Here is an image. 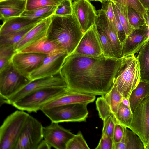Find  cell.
Segmentation results:
<instances>
[{"mask_svg": "<svg viewBox=\"0 0 149 149\" xmlns=\"http://www.w3.org/2000/svg\"><path fill=\"white\" fill-rule=\"evenodd\" d=\"M122 58L93 57L72 52L64 58L59 73L69 90L103 96L113 86Z\"/></svg>", "mask_w": 149, "mask_h": 149, "instance_id": "6da1fadb", "label": "cell"}, {"mask_svg": "<svg viewBox=\"0 0 149 149\" xmlns=\"http://www.w3.org/2000/svg\"><path fill=\"white\" fill-rule=\"evenodd\" d=\"M83 33L74 15H52L47 37L55 42L67 54L72 53Z\"/></svg>", "mask_w": 149, "mask_h": 149, "instance_id": "7a4b0ae2", "label": "cell"}, {"mask_svg": "<svg viewBox=\"0 0 149 149\" xmlns=\"http://www.w3.org/2000/svg\"><path fill=\"white\" fill-rule=\"evenodd\" d=\"M122 58L121 65L113 85L124 98L129 99L140 81L139 63L135 54Z\"/></svg>", "mask_w": 149, "mask_h": 149, "instance_id": "3957f363", "label": "cell"}, {"mask_svg": "<svg viewBox=\"0 0 149 149\" xmlns=\"http://www.w3.org/2000/svg\"><path fill=\"white\" fill-rule=\"evenodd\" d=\"M68 87L43 88L17 100L12 105L17 109L29 113H36L45 104L66 93Z\"/></svg>", "mask_w": 149, "mask_h": 149, "instance_id": "277c9868", "label": "cell"}, {"mask_svg": "<svg viewBox=\"0 0 149 149\" xmlns=\"http://www.w3.org/2000/svg\"><path fill=\"white\" fill-rule=\"evenodd\" d=\"M29 115L19 110L5 118L0 127V149H14Z\"/></svg>", "mask_w": 149, "mask_h": 149, "instance_id": "5b68a950", "label": "cell"}, {"mask_svg": "<svg viewBox=\"0 0 149 149\" xmlns=\"http://www.w3.org/2000/svg\"><path fill=\"white\" fill-rule=\"evenodd\" d=\"M84 103H75L54 107L41 111L51 122L86 121L88 114L87 106Z\"/></svg>", "mask_w": 149, "mask_h": 149, "instance_id": "8992f818", "label": "cell"}, {"mask_svg": "<svg viewBox=\"0 0 149 149\" xmlns=\"http://www.w3.org/2000/svg\"><path fill=\"white\" fill-rule=\"evenodd\" d=\"M31 80L20 74L11 62L0 71V96L7 100L14 95Z\"/></svg>", "mask_w": 149, "mask_h": 149, "instance_id": "52a82bcc", "label": "cell"}, {"mask_svg": "<svg viewBox=\"0 0 149 149\" xmlns=\"http://www.w3.org/2000/svg\"><path fill=\"white\" fill-rule=\"evenodd\" d=\"M42 124L30 115L28 116L14 149H37L43 139Z\"/></svg>", "mask_w": 149, "mask_h": 149, "instance_id": "ba28073f", "label": "cell"}, {"mask_svg": "<svg viewBox=\"0 0 149 149\" xmlns=\"http://www.w3.org/2000/svg\"><path fill=\"white\" fill-rule=\"evenodd\" d=\"M61 87L68 86L59 73L54 75L31 80L14 95L5 100V103L12 105L23 97L39 90L47 88Z\"/></svg>", "mask_w": 149, "mask_h": 149, "instance_id": "9c48e42d", "label": "cell"}, {"mask_svg": "<svg viewBox=\"0 0 149 149\" xmlns=\"http://www.w3.org/2000/svg\"><path fill=\"white\" fill-rule=\"evenodd\" d=\"M129 129L139 137L145 149L149 140V97L145 99L133 112Z\"/></svg>", "mask_w": 149, "mask_h": 149, "instance_id": "30bf717a", "label": "cell"}, {"mask_svg": "<svg viewBox=\"0 0 149 149\" xmlns=\"http://www.w3.org/2000/svg\"><path fill=\"white\" fill-rule=\"evenodd\" d=\"M73 52L93 57L104 55L95 24L84 33Z\"/></svg>", "mask_w": 149, "mask_h": 149, "instance_id": "8fae6325", "label": "cell"}, {"mask_svg": "<svg viewBox=\"0 0 149 149\" xmlns=\"http://www.w3.org/2000/svg\"><path fill=\"white\" fill-rule=\"evenodd\" d=\"M46 56L36 53L17 52L13 56L11 62L20 74L28 78L29 74L41 65Z\"/></svg>", "mask_w": 149, "mask_h": 149, "instance_id": "7c38bea8", "label": "cell"}, {"mask_svg": "<svg viewBox=\"0 0 149 149\" xmlns=\"http://www.w3.org/2000/svg\"><path fill=\"white\" fill-rule=\"evenodd\" d=\"M58 123L51 122L49 125L43 127V138L52 147L66 149L68 143L75 134Z\"/></svg>", "mask_w": 149, "mask_h": 149, "instance_id": "4fadbf2b", "label": "cell"}, {"mask_svg": "<svg viewBox=\"0 0 149 149\" xmlns=\"http://www.w3.org/2000/svg\"><path fill=\"white\" fill-rule=\"evenodd\" d=\"M72 6L73 14L84 33L95 24L97 16L95 8L90 0H74Z\"/></svg>", "mask_w": 149, "mask_h": 149, "instance_id": "5bb4252c", "label": "cell"}, {"mask_svg": "<svg viewBox=\"0 0 149 149\" xmlns=\"http://www.w3.org/2000/svg\"><path fill=\"white\" fill-rule=\"evenodd\" d=\"M97 16L95 24L106 35L112 47L116 58L122 57L123 43L119 39L116 29L107 17L105 12L101 9L97 11Z\"/></svg>", "mask_w": 149, "mask_h": 149, "instance_id": "9a60e30c", "label": "cell"}, {"mask_svg": "<svg viewBox=\"0 0 149 149\" xmlns=\"http://www.w3.org/2000/svg\"><path fill=\"white\" fill-rule=\"evenodd\" d=\"M67 54L63 52L46 55L41 65L29 74L28 78L33 80L59 73L63 60Z\"/></svg>", "mask_w": 149, "mask_h": 149, "instance_id": "2e32d148", "label": "cell"}, {"mask_svg": "<svg viewBox=\"0 0 149 149\" xmlns=\"http://www.w3.org/2000/svg\"><path fill=\"white\" fill-rule=\"evenodd\" d=\"M148 33V27L145 24L134 29L127 36L123 43L122 57L139 52L149 39Z\"/></svg>", "mask_w": 149, "mask_h": 149, "instance_id": "e0dca14e", "label": "cell"}, {"mask_svg": "<svg viewBox=\"0 0 149 149\" xmlns=\"http://www.w3.org/2000/svg\"><path fill=\"white\" fill-rule=\"evenodd\" d=\"M52 16L39 22L27 33L15 46L16 52L21 51L39 40L47 37Z\"/></svg>", "mask_w": 149, "mask_h": 149, "instance_id": "ac0fdd59", "label": "cell"}, {"mask_svg": "<svg viewBox=\"0 0 149 149\" xmlns=\"http://www.w3.org/2000/svg\"><path fill=\"white\" fill-rule=\"evenodd\" d=\"M95 95L81 93L70 90L66 93L58 97L44 105L42 109L52 107L75 103L87 104L93 102L95 99Z\"/></svg>", "mask_w": 149, "mask_h": 149, "instance_id": "d6986e66", "label": "cell"}, {"mask_svg": "<svg viewBox=\"0 0 149 149\" xmlns=\"http://www.w3.org/2000/svg\"><path fill=\"white\" fill-rule=\"evenodd\" d=\"M26 0H0V19L3 22L9 18L20 16L26 10Z\"/></svg>", "mask_w": 149, "mask_h": 149, "instance_id": "ffe728a7", "label": "cell"}, {"mask_svg": "<svg viewBox=\"0 0 149 149\" xmlns=\"http://www.w3.org/2000/svg\"><path fill=\"white\" fill-rule=\"evenodd\" d=\"M20 52L36 53L46 55L65 53L57 44L47 37L39 40Z\"/></svg>", "mask_w": 149, "mask_h": 149, "instance_id": "44dd1931", "label": "cell"}, {"mask_svg": "<svg viewBox=\"0 0 149 149\" xmlns=\"http://www.w3.org/2000/svg\"><path fill=\"white\" fill-rule=\"evenodd\" d=\"M42 20L33 19L22 16L9 18L3 22L0 28V36L20 29Z\"/></svg>", "mask_w": 149, "mask_h": 149, "instance_id": "7402d4cb", "label": "cell"}, {"mask_svg": "<svg viewBox=\"0 0 149 149\" xmlns=\"http://www.w3.org/2000/svg\"><path fill=\"white\" fill-rule=\"evenodd\" d=\"M149 97V82L140 81L131 93L129 99L132 113L140 104Z\"/></svg>", "mask_w": 149, "mask_h": 149, "instance_id": "603a6c76", "label": "cell"}, {"mask_svg": "<svg viewBox=\"0 0 149 149\" xmlns=\"http://www.w3.org/2000/svg\"><path fill=\"white\" fill-rule=\"evenodd\" d=\"M40 21L33 23L19 30L0 36V45H12L15 47L27 33Z\"/></svg>", "mask_w": 149, "mask_h": 149, "instance_id": "cb8c5ba5", "label": "cell"}, {"mask_svg": "<svg viewBox=\"0 0 149 149\" xmlns=\"http://www.w3.org/2000/svg\"><path fill=\"white\" fill-rule=\"evenodd\" d=\"M147 41L140 49L137 58L139 63L140 81L149 82V46Z\"/></svg>", "mask_w": 149, "mask_h": 149, "instance_id": "d4e9b609", "label": "cell"}, {"mask_svg": "<svg viewBox=\"0 0 149 149\" xmlns=\"http://www.w3.org/2000/svg\"><path fill=\"white\" fill-rule=\"evenodd\" d=\"M58 6L48 5L30 10H25L21 16L33 19L44 20L54 14Z\"/></svg>", "mask_w": 149, "mask_h": 149, "instance_id": "484cf974", "label": "cell"}, {"mask_svg": "<svg viewBox=\"0 0 149 149\" xmlns=\"http://www.w3.org/2000/svg\"><path fill=\"white\" fill-rule=\"evenodd\" d=\"M133 113L130 107L122 103L120 106L117 112L114 114L116 123L129 129L132 119Z\"/></svg>", "mask_w": 149, "mask_h": 149, "instance_id": "4316f807", "label": "cell"}, {"mask_svg": "<svg viewBox=\"0 0 149 149\" xmlns=\"http://www.w3.org/2000/svg\"><path fill=\"white\" fill-rule=\"evenodd\" d=\"M112 111L114 114L117 111L122 103L123 97L113 85L111 89L106 94L103 95Z\"/></svg>", "mask_w": 149, "mask_h": 149, "instance_id": "83f0119b", "label": "cell"}, {"mask_svg": "<svg viewBox=\"0 0 149 149\" xmlns=\"http://www.w3.org/2000/svg\"><path fill=\"white\" fill-rule=\"evenodd\" d=\"M126 149H144L139 137L132 131L124 127V134Z\"/></svg>", "mask_w": 149, "mask_h": 149, "instance_id": "f1b7e54d", "label": "cell"}, {"mask_svg": "<svg viewBox=\"0 0 149 149\" xmlns=\"http://www.w3.org/2000/svg\"><path fill=\"white\" fill-rule=\"evenodd\" d=\"M114 3L119 20L127 36L134 29L129 22L128 7L117 3Z\"/></svg>", "mask_w": 149, "mask_h": 149, "instance_id": "f546056e", "label": "cell"}, {"mask_svg": "<svg viewBox=\"0 0 149 149\" xmlns=\"http://www.w3.org/2000/svg\"><path fill=\"white\" fill-rule=\"evenodd\" d=\"M15 47L12 45H0V71L6 68L11 63L16 53Z\"/></svg>", "mask_w": 149, "mask_h": 149, "instance_id": "4dcf8cb0", "label": "cell"}, {"mask_svg": "<svg viewBox=\"0 0 149 149\" xmlns=\"http://www.w3.org/2000/svg\"><path fill=\"white\" fill-rule=\"evenodd\" d=\"M96 105L99 117L103 121L110 116L114 115L103 96L97 99Z\"/></svg>", "mask_w": 149, "mask_h": 149, "instance_id": "1f68e13d", "label": "cell"}, {"mask_svg": "<svg viewBox=\"0 0 149 149\" xmlns=\"http://www.w3.org/2000/svg\"><path fill=\"white\" fill-rule=\"evenodd\" d=\"M96 27L104 55L109 57H115L108 38L99 27Z\"/></svg>", "mask_w": 149, "mask_h": 149, "instance_id": "d6a6232c", "label": "cell"}, {"mask_svg": "<svg viewBox=\"0 0 149 149\" xmlns=\"http://www.w3.org/2000/svg\"><path fill=\"white\" fill-rule=\"evenodd\" d=\"M81 131H79L68 143L66 149H89Z\"/></svg>", "mask_w": 149, "mask_h": 149, "instance_id": "836d02e7", "label": "cell"}, {"mask_svg": "<svg viewBox=\"0 0 149 149\" xmlns=\"http://www.w3.org/2000/svg\"><path fill=\"white\" fill-rule=\"evenodd\" d=\"M111 1L132 8L144 18L146 10L139 0H110Z\"/></svg>", "mask_w": 149, "mask_h": 149, "instance_id": "e575fe53", "label": "cell"}, {"mask_svg": "<svg viewBox=\"0 0 149 149\" xmlns=\"http://www.w3.org/2000/svg\"><path fill=\"white\" fill-rule=\"evenodd\" d=\"M60 3L55 0H27L25 10H33L48 5L58 6Z\"/></svg>", "mask_w": 149, "mask_h": 149, "instance_id": "d590c367", "label": "cell"}, {"mask_svg": "<svg viewBox=\"0 0 149 149\" xmlns=\"http://www.w3.org/2000/svg\"><path fill=\"white\" fill-rule=\"evenodd\" d=\"M129 19L131 26L134 29H137L146 24L143 17L134 9L128 7Z\"/></svg>", "mask_w": 149, "mask_h": 149, "instance_id": "8d00e7d4", "label": "cell"}, {"mask_svg": "<svg viewBox=\"0 0 149 149\" xmlns=\"http://www.w3.org/2000/svg\"><path fill=\"white\" fill-rule=\"evenodd\" d=\"M103 121L102 135L113 138L115 126L116 123L114 115L107 117Z\"/></svg>", "mask_w": 149, "mask_h": 149, "instance_id": "74e56055", "label": "cell"}, {"mask_svg": "<svg viewBox=\"0 0 149 149\" xmlns=\"http://www.w3.org/2000/svg\"><path fill=\"white\" fill-rule=\"evenodd\" d=\"M73 14L72 2L70 0H64L58 6L54 15L67 16Z\"/></svg>", "mask_w": 149, "mask_h": 149, "instance_id": "f35d334b", "label": "cell"}, {"mask_svg": "<svg viewBox=\"0 0 149 149\" xmlns=\"http://www.w3.org/2000/svg\"><path fill=\"white\" fill-rule=\"evenodd\" d=\"M112 3L116 18L114 26L119 40L122 42L123 43L127 36L123 27L118 17L115 4L113 2H112Z\"/></svg>", "mask_w": 149, "mask_h": 149, "instance_id": "ab89813d", "label": "cell"}, {"mask_svg": "<svg viewBox=\"0 0 149 149\" xmlns=\"http://www.w3.org/2000/svg\"><path fill=\"white\" fill-rule=\"evenodd\" d=\"M113 138L102 136L96 149H113L114 145Z\"/></svg>", "mask_w": 149, "mask_h": 149, "instance_id": "60d3db41", "label": "cell"}, {"mask_svg": "<svg viewBox=\"0 0 149 149\" xmlns=\"http://www.w3.org/2000/svg\"><path fill=\"white\" fill-rule=\"evenodd\" d=\"M124 127L116 123L113 132V139L114 143H118L121 140L123 135Z\"/></svg>", "mask_w": 149, "mask_h": 149, "instance_id": "b9f144b4", "label": "cell"}, {"mask_svg": "<svg viewBox=\"0 0 149 149\" xmlns=\"http://www.w3.org/2000/svg\"><path fill=\"white\" fill-rule=\"evenodd\" d=\"M113 149H126L124 135L120 142L114 143Z\"/></svg>", "mask_w": 149, "mask_h": 149, "instance_id": "7bdbcfd3", "label": "cell"}, {"mask_svg": "<svg viewBox=\"0 0 149 149\" xmlns=\"http://www.w3.org/2000/svg\"><path fill=\"white\" fill-rule=\"evenodd\" d=\"M51 148L49 144L44 139L39 144L37 149H50Z\"/></svg>", "mask_w": 149, "mask_h": 149, "instance_id": "ee69618b", "label": "cell"}, {"mask_svg": "<svg viewBox=\"0 0 149 149\" xmlns=\"http://www.w3.org/2000/svg\"><path fill=\"white\" fill-rule=\"evenodd\" d=\"M144 18L149 31L148 35L149 38V10H146Z\"/></svg>", "mask_w": 149, "mask_h": 149, "instance_id": "f6af8a7d", "label": "cell"}, {"mask_svg": "<svg viewBox=\"0 0 149 149\" xmlns=\"http://www.w3.org/2000/svg\"><path fill=\"white\" fill-rule=\"evenodd\" d=\"M146 10H149V0H139Z\"/></svg>", "mask_w": 149, "mask_h": 149, "instance_id": "bcb514c9", "label": "cell"}, {"mask_svg": "<svg viewBox=\"0 0 149 149\" xmlns=\"http://www.w3.org/2000/svg\"><path fill=\"white\" fill-rule=\"evenodd\" d=\"M122 103L124 105L130 107V102L129 99H126L123 98Z\"/></svg>", "mask_w": 149, "mask_h": 149, "instance_id": "7dc6e473", "label": "cell"}, {"mask_svg": "<svg viewBox=\"0 0 149 149\" xmlns=\"http://www.w3.org/2000/svg\"><path fill=\"white\" fill-rule=\"evenodd\" d=\"M90 0V1H100L101 3L102 2H103V1H107L108 0Z\"/></svg>", "mask_w": 149, "mask_h": 149, "instance_id": "c3c4849f", "label": "cell"}, {"mask_svg": "<svg viewBox=\"0 0 149 149\" xmlns=\"http://www.w3.org/2000/svg\"><path fill=\"white\" fill-rule=\"evenodd\" d=\"M145 149H149V140L148 141V143L147 145V146L146 147Z\"/></svg>", "mask_w": 149, "mask_h": 149, "instance_id": "681fc988", "label": "cell"}, {"mask_svg": "<svg viewBox=\"0 0 149 149\" xmlns=\"http://www.w3.org/2000/svg\"><path fill=\"white\" fill-rule=\"evenodd\" d=\"M55 0L57 1L60 2V3H61L62 1L64 0Z\"/></svg>", "mask_w": 149, "mask_h": 149, "instance_id": "f907efd6", "label": "cell"}, {"mask_svg": "<svg viewBox=\"0 0 149 149\" xmlns=\"http://www.w3.org/2000/svg\"><path fill=\"white\" fill-rule=\"evenodd\" d=\"M147 42H148V43L149 46V39H148V40Z\"/></svg>", "mask_w": 149, "mask_h": 149, "instance_id": "816d5d0a", "label": "cell"}, {"mask_svg": "<svg viewBox=\"0 0 149 149\" xmlns=\"http://www.w3.org/2000/svg\"><path fill=\"white\" fill-rule=\"evenodd\" d=\"M71 0L72 1L74 0Z\"/></svg>", "mask_w": 149, "mask_h": 149, "instance_id": "f5cc1de1", "label": "cell"}, {"mask_svg": "<svg viewBox=\"0 0 149 149\" xmlns=\"http://www.w3.org/2000/svg\"></svg>", "mask_w": 149, "mask_h": 149, "instance_id": "db71d44e", "label": "cell"}]
</instances>
